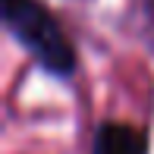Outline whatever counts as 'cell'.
I'll return each instance as SVG.
<instances>
[{
  "instance_id": "obj_1",
  "label": "cell",
  "mask_w": 154,
  "mask_h": 154,
  "mask_svg": "<svg viewBox=\"0 0 154 154\" xmlns=\"http://www.w3.org/2000/svg\"><path fill=\"white\" fill-rule=\"evenodd\" d=\"M3 22L25 47L35 54V60L57 75H69L75 66V54L69 47L57 19L38 3V0H3Z\"/></svg>"
},
{
  "instance_id": "obj_2",
  "label": "cell",
  "mask_w": 154,
  "mask_h": 154,
  "mask_svg": "<svg viewBox=\"0 0 154 154\" xmlns=\"http://www.w3.org/2000/svg\"><path fill=\"white\" fill-rule=\"evenodd\" d=\"M94 154H148V138L135 126L107 123L94 135Z\"/></svg>"
}]
</instances>
